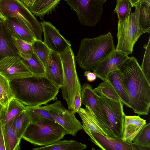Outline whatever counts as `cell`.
<instances>
[{
  "label": "cell",
  "mask_w": 150,
  "mask_h": 150,
  "mask_svg": "<svg viewBox=\"0 0 150 150\" xmlns=\"http://www.w3.org/2000/svg\"><path fill=\"white\" fill-rule=\"evenodd\" d=\"M124 77L130 108L139 115L149 114L150 107V82L137 59L132 56L120 69Z\"/></svg>",
  "instance_id": "6da1fadb"
},
{
  "label": "cell",
  "mask_w": 150,
  "mask_h": 150,
  "mask_svg": "<svg viewBox=\"0 0 150 150\" xmlns=\"http://www.w3.org/2000/svg\"><path fill=\"white\" fill-rule=\"evenodd\" d=\"M14 98L25 105H46L57 99L59 88L46 75H33L10 81Z\"/></svg>",
  "instance_id": "7a4b0ae2"
},
{
  "label": "cell",
  "mask_w": 150,
  "mask_h": 150,
  "mask_svg": "<svg viewBox=\"0 0 150 150\" xmlns=\"http://www.w3.org/2000/svg\"><path fill=\"white\" fill-rule=\"evenodd\" d=\"M115 50L111 33L81 39L76 59L79 67L88 71L112 54Z\"/></svg>",
  "instance_id": "3957f363"
},
{
  "label": "cell",
  "mask_w": 150,
  "mask_h": 150,
  "mask_svg": "<svg viewBox=\"0 0 150 150\" xmlns=\"http://www.w3.org/2000/svg\"><path fill=\"white\" fill-rule=\"evenodd\" d=\"M66 134L64 129L59 124L44 118L30 123L22 138L34 145L44 146L60 140Z\"/></svg>",
  "instance_id": "277c9868"
},
{
  "label": "cell",
  "mask_w": 150,
  "mask_h": 150,
  "mask_svg": "<svg viewBox=\"0 0 150 150\" xmlns=\"http://www.w3.org/2000/svg\"><path fill=\"white\" fill-rule=\"evenodd\" d=\"M140 3L134 6V12L125 20L118 21L117 36V52L128 55L132 53L134 46L143 34L145 33L140 27L139 15Z\"/></svg>",
  "instance_id": "5b68a950"
},
{
  "label": "cell",
  "mask_w": 150,
  "mask_h": 150,
  "mask_svg": "<svg viewBox=\"0 0 150 150\" xmlns=\"http://www.w3.org/2000/svg\"><path fill=\"white\" fill-rule=\"evenodd\" d=\"M59 54L63 68V85L61 88L62 96L68 109L73 112L76 91L81 87L76 71L74 55L71 47Z\"/></svg>",
  "instance_id": "8992f818"
},
{
  "label": "cell",
  "mask_w": 150,
  "mask_h": 150,
  "mask_svg": "<svg viewBox=\"0 0 150 150\" xmlns=\"http://www.w3.org/2000/svg\"><path fill=\"white\" fill-rule=\"evenodd\" d=\"M0 8L6 18L14 17L19 19L31 32L35 40L42 41L41 23L20 0H0Z\"/></svg>",
  "instance_id": "52a82bcc"
},
{
  "label": "cell",
  "mask_w": 150,
  "mask_h": 150,
  "mask_svg": "<svg viewBox=\"0 0 150 150\" xmlns=\"http://www.w3.org/2000/svg\"><path fill=\"white\" fill-rule=\"evenodd\" d=\"M96 94L108 125L110 137L122 139L125 115L123 110L124 104L121 100L114 101Z\"/></svg>",
  "instance_id": "ba28073f"
},
{
  "label": "cell",
  "mask_w": 150,
  "mask_h": 150,
  "mask_svg": "<svg viewBox=\"0 0 150 150\" xmlns=\"http://www.w3.org/2000/svg\"><path fill=\"white\" fill-rule=\"evenodd\" d=\"M76 12L82 25L94 27L100 21L107 0H64Z\"/></svg>",
  "instance_id": "9c48e42d"
},
{
  "label": "cell",
  "mask_w": 150,
  "mask_h": 150,
  "mask_svg": "<svg viewBox=\"0 0 150 150\" xmlns=\"http://www.w3.org/2000/svg\"><path fill=\"white\" fill-rule=\"evenodd\" d=\"M43 107L54 121L63 127L66 134L75 136L79 131L82 129V124L75 114L66 109L60 101L56 100L54 103Z\"/></svg>",
  "instance_id": "30bf717a"
},
{
  "label": "cell",
  "mask_w": 150,
  "mask_h": 150,
  "mask_svg": "<svg viewBox=\"0 0 150 150\" xmlns=\"http://www.w3.org/2000/svg\"><path fill=\"white\" fill-rule=\"evenodd\" d=\"M0 74L10 81L34 75L18 54L7 56L0 59Z\"/></svg>",
  "instance_id": "8fae6325"
},
{
  "label": "cell",
  "mask_w": 150,
  "mask_h": 150,
  "mask_svg": "<svg viewBox=\"0 0 150 150\" xmlns=\"http://www.w3.org/2000/svg\"><path fill=\"white\" fill-rule=\"evenodd\" d=\"M40 23L44 35L43 42L51 51L59 54L71 47L70 42L51 23L44 21Z\"/></svg>",
  "instance_id": "7c38bea8"
},
{
  "label": "cell",
  "mask_w": 150,
  "mask_h": 150,
  "mask_svg": "<svg viewBox=\"0 0 150 150\" xmlns=\"http://www.w3.org/2000/svg\"><path fill=\"white\" fill-rule=\"evenodd\" d=\"M81 97L82 103L91 109L101 128L110 138L108 126L104 114L98 103L96 94L89 84L85 83L81 86Z\"/></svg>",
  "instance_id": "4fadbf2b"
},
{
  "label": "cell",
  "mask_w": 150,
  "mask_h": 150,
  "mask_svg": "<svg viewBox=\"0 0 150 150\" xmlns=\"http://www.w3.org/2000/svg\"><path fill=\"white\" fill-rule=\"evenodd\" d=\"M128 55L115 51L110 56L98 64L92 70L97 77L103 81L112 72L120 69L129 58Z\"/></svg>",
  "instance_id": "5bb4252c"
},
{
  "label": "cell",
  "mask_w": 150,
  "mask_h": 150,
  "mask_svg": "<svg viewBox=\"0 0 150 150\" xmlns=\"http://www.w3.org/2000/svg\"><path fill=\"white\" fill-rule=\"evenodd\" d=\"M45 75L58 88L63 85V68L59 53L51 51L45 67Z\"/></svg>",
  "instance_id": "9a60e30c"
},
{
  "label": "cell",
  "mask_w": 150,
  "mask_h": 150,
  "mask_svg": "<svg viewBox=\"0 0 150 150\" xmlns=\"http://www.w3.org/2000/svg\"><path fill=\"white\" fill-rule=\"evenodd\" d=\"M91 141L103 150H133L132 143L121 139L108 138L99 133L91 132L88 135Z\"/></svg>",
  "instance_id": "2e32d148"
},
{
  "label": "cell",
  "mask_w": 150,
  "mask_h": 150,
  "mask_svg": "<svg viewBox=\"0 0 150 150\" xmlns=\"http://www.w3.org/2000/svg\"><path fill=\"white\" fill-rule=\"evenodd\" d=\"M3 22L10 36H14L30 43H32L35 40L29 30L22 22L16 18H7Z\"/></svg>",
  "instance_id": "e0dca14e"
},
{
  "label": "cell",
  "mask_w": 150,
  "mask_h": 150,
  "mask_svg": "<svg viewBox=\"0 0 150 150\" xmlns=\"http://www.w3.org/2000/svg\"><path fill=\"white\" fill-rule=\"evenodd\" d=\"M85 108H80L78 113L82 123V129L88 136L91 132H95L110 138L101 128L91 109L88 106Z\"/></svg>",
  "instance_id": "ac0fdd59"
},
{
  "label": "cell",
  "mask_w": 150,
  "mask_h": 150,
  "mask_svg": "<svg viewBox=\"0 0 150 150\" xmlns=\"http://www.w3.org/2000/svg\"><path fill=\"white\" fill-rule=\"evenodd\" d=\"M146 124V120L139 115H125L122 139L132 143L134 138Z\"/></svg>",
  "instance_id": "d6986e66"
},
{
  "label": "cell",
  "mask_w": 150,
  "mask_h": 150,
  "mask_svg": "<svg viewBox=\"0 0 150 150\" xmlns=\"http://www.w3.org/2000/svg\"><path fill=\"white\" fill-rule=\"evenodd\" d=\"M16 117L5 124L2 125L6 150H18L20 149L21 140L18 138L14 128Z\"/></svg>",
  "instance_id": "ffe728a7"
},
{
  "label": "cell",
  "mask_w": 150,
  "mask_h": 150,
  "mask_svg": "<svg viewBox=\"0 0 150 150\" xmlns=\"http://www.w3.org/2000/svg\"><path fill=\"white\" fill-rule=\"evenodd\" d=\"M107 79L109 81L118 93L124 104L130 108L129 98L123 76L120 69L110 73Z\"/></svg>",
  "instance_id": "44dd1931"
},
{
  "label": "cell",
  "mask_w": 150,
  "mask_h": 150,
  "mask_svg": "<svg viewBox=\"0 0 150 150\" xmlns=\"http://www.w3.org/2000/svg\"><path fill=\"white\" fill-rule=\"evenodd\" d=\"M25 110V105L14 98L10 101L6 108H2L0 112V121L2 125H5Z\"/></svg>",
  "instance_id": "7402d4cb"
},
{
  "label": "cell",
  "mask_w": 150,
  "mask_h": 150,
  "mask_svg": "<svg viewBox=\"0 0 150 150\" xmlns=\"http://www.w3.org/2000/svg\"><path fill=\"white\" fill-rule=\"evenodd\" d=\"M62 0H35L33 5L29 8L33 15L43 18L55 10V8Z\"/></svg>",
  "instance_id": "603a6c76"
},
{
  "label": "cell",
  "mask_w": 150,
  "mask_h": 150,
  "mask_svg": "<svg viewBox=\"0 0 150 150\" xmlns=\"http://www.w3.org/2000/svg\"><path fill=\"white\" fill-rule=\"evenodd\" d=\"M17 52L7 32L3 22H0V59L10 55H17Z\"/></svg>",
  "instance_id": "cb8c5ba5"
},
{
  "label": "cell",
  "mask_w": 150,
  "mask_h": 150,
  "mask_svg": "<svg viewBox=\"0 0 150 150\" xmlns=\"http://www.w3.org/2000/svg\"><path fill=\"white\" fill-rule=\"evenodd\" d=\"M85 144L75 140H59L46 146L33 148V150H83L87 148Z\"/></svg>",
  "instance_id": "d4e9b609"
},
{
  "label": "cell",
  "mask_w": 150,
  "mask_h": 150,
  "mask_svg": "<svg viewBox=\"0 0 150 150\" xmlns=\"http://www.w3.org/2000/svg\"><path fill=\"white\" fill-rule=\"evenodd\" d=\"M17 54L34 74L45 75V67L35 54H28L17 53Z\"/></svg>",
  "instance_id": "484cf974"
},
{
  "label": "cell",
  "mask_w": 150,
  "mask_h": 150,
  "mask_svg": "<svg viewBox=\"0 0 150 150\" xmlns=\"http://www.w3.org/2000/svg\"><path fill=\"white\" fill-rule=\"evenodd\" d=\"M93 89L97 94L109 99L116 101L121 100L118 93L107 79Z\"/></svg>",
  "instance_id": "4316f807"
},
{
  "label": "cell",
  "mask_w": 150,
  "mask_h": 150,
  "mask_svg": "<svg viewBox=\"0 0 150 150\" xmlns=\"http://www.w3.org/2000/svg\"><path fill=\"white\" fill-rule=\"evenodd\" d=\"M14 98L10 81L0 74V103L4 108H6L10 101Z\"/></svg>",
  "instance_id": "83f0119b"
},
{
  "label": "cell",
  "mask_w": 150,
  "mask_h": 150,
  "mask_svg": "<svg viewBox=\"0 0 150 150\" xmlns=\"http://www.w3.org/2000/svg\"><path fill=\"white\" fill-rule=\"evenodd\" d=\"M25 110L29 117L30 123L44 118L54 121L48 111L43 106H26Z\"/></svg>",
  "instance_id": "f1b7e54d"
},
{
  "label": "cell",
  "mask_w": 150,
  "mask_h": 150,
  "mask_svg": "<svg viewBox=\"0 0 150 150\" xmlns=\"http://www.w3.org/2000/svg\"><path fill=\"white\" fill-rule=\"evenodd\" d=\"M139 23L144 33H150V4L145 2L140 3Z\"/></svg>",
  "instance_id": "f546056e"
},
{
  "label": "cell",
  "mask_w": 150,
  "mask_h": 150,
  "mask_svg": "<svg viewBox=\"0 0 150 150\" xmlns=\"http://www.w3.org/2000/svg\"><path fill=\"white\" fill-rule=\"evenodd\" d=\"M33 53L42 62L45 67L51 50L42 41L35 40L32 43Z\"/></svg>",
  "instance_id": "4dcf8cb0"
},
{
  "label": "cell",
  "mask_w": 150,
  "mask_h": 150,
  "mask_svg": "<svg viewBox=\"0 0 150 150\" xmlns=\"http://www.w3.org/2000/svg\"><path fill=\"white\" fill-rule=\"evenodd\" d=\"M30 123L29 117L25 110L16 116L14 128L17 136L19 140H21Z\"/></svg>",
  "instance_id": "1f68e13d"
},
{
  "label": "cell",
  "mask_w": 150,
  "mask_h": 150,
  "mask_svg": "<svg viewBox=\"0 0 150 150\" xmlns=\"http://www.w3.org/2000/svg\"><path fill=\"white\" fill-rule=\"evenodd\" d=\"M132 7L128 0H117L114 13L117 14L119 21L125 20L129 16L131 13Z\"/></svg>",
  "instance_id": "d6a6232c"
},
{
  "label": "cell",
  "mask_w": 150,
  "mask_h": 150,
  "mask_svg": "<svg viewBox=\"0 0 150 150\" xmlns=\"http://www.w3.org/2000/svg\"><path fill=\"white\" fill-rule=\"evenodd\" d=\"M134 144L150 147V122L143 127L133 140Z\"/></svg>",
  "instance_id": "836d02e7"
},
{
  "label": "cell",
  "mask_w": 150,
  "mask_h": 150,
  "mask_svg": "<svg viewBox=\"0 0 150 150\" xmlns=\"http://www.w3.org/2000/svg\"><path fill=\"white\" fill-rule=\"evenodd\" d=\"M17 53L30 54L33 53L32 43H28L13 36H10Z\"/></svg>",
  "instance_id": "e575fe53"
},
{
  "label": "cell",
  "mask_w": 150,
  "mask_h": 150,
  "mask_svg": "<svg viewBox=\"0 0 150 150\" xmlns=\"http://www.w3.org/2000/svg\"><path fill=\"white\" fill-rule=\"evenodd\" d=\"M145 52L141 67L148 80L150 82V37L144 46Z\"/></svg>",
  "instance_id": "d590c367"
},
{
  "label": "cell",
  "mask_w": 150,
  "mask_h": 150,
  "mask_svg": "<svg viewBox=\"0 0 150 150\" xmlns=\"http://www.w3.org/2000/svg\"><path fill=\"white\" fill-rule=\"evenodd\" d=\"M81 87L79 88L76 92L73 112L74 114L78 113L81 105Z\"/></svg>",
  "instance_id": "8d00e7d4"
},
{
  "label": "cell",
  "mask_w": 150,
  "mask_h": 150,
  "mask_svg": "<svg viewBox=\"0 0 150 150\" xmlns=\"http://www.w3.org/2000/svg\"><path fill=\"white\" fill-rule=\"evenodd\" d=\"M84 76L86 77L87 80L90 82L94 81L97 77L94 73L91 72L90 70L86 71L84 73Z\"/></svg>",
  "instance_id": "74e56055"
},
{
  "label": "cell",
  "mask_w": 150,
  "mask_h": 150,
  "mask_svg": "<svg viewBox=\"0 0 150 150\" xmlns=\"http://www.w3.org/2000/svg\"><path fill=\"white\" fill-rule=\"evenodd\" d=\"M0 150H6L3 132L2 124L0 121Z\"/></svg>",
  "instance_id": "f35d334b"
},
{
  "label": "cell",
  "mask_w": 150,
  "mask_h": 150,
  "mask_svg": "<svg viewBox=\"0 0 150 150\" xmlns=\"http://www.w3.org/2000/svg\"><path fill=\"white\" fill-rule=\"evenodd\" d=\"M133 150H150V147L133 144L132 143Z\"/></svg>",
  "instance_id": "ab89813d"
},
{
  "label": "cell",
  "mask_w": 150,
  "mask_h": 150,
  "mask_svg": "<svg viewBox=\"0 0 150 150\" xmlns=\"http://www.w3.org/2000/svg\"><path fill=\"white\" fill-rule=\"evenodd\" d=\"M35 0H20L28 8L33 5Z\"/></svg>",
  "instance_id": "60d3db41"
},
{
  "label": "cell",
  "mask_w": 150,
  "mask_h": 150,
  "mask_svg": "<svg viewBox=\"0 0 150 150\" xmlns=\"http://www.w3.org/2000/svg\"><path fill=\"white\" fill-rule=\"evenodd\" d=\"M131 4L132 7H134L139 2V0H128Z\"/></svg>",
  "instance_id": "b9f144b4"
},
{
  "label": "cell",
  "mask_w": 150,
  "mask_h": 150,
  "mask_svg": "<svg viewBox=\"0 0 150 150\" xmlns=\"http://www.w3.org/2000/svg\"><path fill=\"white\" fill-rule=\"evenodd\" d=\"M6 19V17L3 15L1 10L0 8V21L4 22Z\"/></svg>",
  "instance_id": "7bdbcfd3"
},
{
  "label": "cell",
  "mask_w": 150,
  "mask_h": 150,
  "mask_svg": "<svg viewBox=\"0 0 150 150\" xmlns=\"http://www.w3.org/2000/svg\"><path fill=\"white\" fill-rule=\"evenodd\" d=\"M139 2H145L150 4V0H139Z\"/></svg>",
  "instance_id": "ee69618b"
},
{
  "label": "cell",
  "mask_w": 150,
  "mask_h": 150,
  "mask_svg": "<svg viewBox=\"0 0 150 150\" xmlns=\"http://www.w3.org/2000/svg\"><path fill=\"white\" fill-rule=\"evenodd\" d=\"M2 107H3L2 106L0 103V112H1V110Z\"/></svg>",
  "instance_id": "f6af8a7d"
},
{
  "label": "cell",
  "mask_w": 150,
  "mask_h": 150,
  "mask_svg": "<svg viewBox=\"0 0 150 150\" xmlns=\"http://www.w3.org/2000/svg\"><path fill=\"white\" fill-rule=\"evenodd\" d=\"M1 22V21H0V22Z\"/></svg>",
  "instance_id": "bcb514c9"
}]
</instances>
